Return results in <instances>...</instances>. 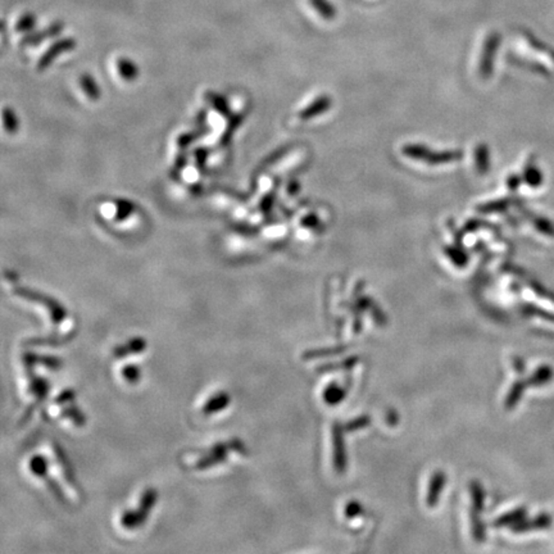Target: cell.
<instances>
[{"instance_id": "6da1fadb", "label": "cell", "mask_w": 554, "mask_h": 554, "mask_svg": "<svg viewBox=\"0 0 554 554\" xmlns=\"http://www.w3.org/2000/svg\"><path fill=\"white\" fill-rule=\"evenodd\" d=\"M155 501H157V492L153 489L146 490L141 498L140 508L137 512H126L122 516V519H121L122 526H125L128 529L140 526L141 522L146 519L148 512L150 511V508L155 504Z\"/></svg>"}, {"instance_id": "7a4b0ae2", "label": "cell", "mask_w": 554, "mask_h": 554, "mask_svg": "<svg viewBox=\"0 0 554 554\" xmlns=\"http://www.w3.org/2000/svg\"><path fill=\"white\" fill-rule=\"evenodd\" d=\"M15 294H17L22 298L33 300V302L43 303L44 306L48 307V309L51 311V315H53V322L55 324H60L64 320V317H66V311L63 309V307L60 306L58 302L53 300L49 297H45L43 294H39L36 291L25 289V288H18V289L15 290Z\"/></svg>"}, {"instance_id": "3957f363", "label": "cell", "mask_w": 554, "mask_h": 554, "mask_svg": "<svg viewBox=\"0 0 554 554\" xmlns=\"http://www.w3.org/2000/svg\"><path fill=\"white\" fill-rule=\"evenodd\" d=\"M76 46V42L73 39H63L60 42L53 44L48 51L44 54L39 62V69H45L48 66H51L53 60H55L58 55L63 54L64 51H71Z\"/></svg>"}, {"instance_id": "277c9868", "label": "cell", "mask_w": 554, "mask_h": 554, "mask_svg": "<svg viewBox=\"0 0 554 554\" xmlns=\"http://www.w3.org/2000/svg\"><path fill=\"white\" fill-rule=\"evenodd\" d=\"M230 445H225V444H218V445L214 447V449L209 451L211 453L207 457H205L203 460H199V463L196 465V469H208V467L214 466L216 463H220L221 460H225L226 453H227L226 451H227Z\"/></svg>"}, {"instance_id": "5b68a950", "label": "cell", "mask_w": 554, "mask_h": 554, "mask_svg": "<svg viewBox=\"0 0 554 554\" xmlns=\"http://www.w3.org/2000/svg\"><path fill=\"white\" fill-rule=\"evenodd\" d=\"M229 404H230V395L227 392H220V394L214 395V398L207 403V406H205V408H203V412L205 415H211L214 412H220L222 408L227 407Z\"/></svg>"}, {"instance_id": "8992f818", "label": "cell", "mask_w": 554, "mask_h": 554, "mask_svg": "<svg viewBox=\"0 0 554 554\" xmlns=\"http://www.w3.org/2000/svg\"><path fill=\"white\" fill-rule=\"evenodd\" d=\"M145 345H146L145 340H143L141 338H137L134 340L128 341L126 345L119 347L117 349L114 350V356L116 357H125V356L131 354V353H139V352L145 349Z\"/></svg>"}, {"instance_id": "52a82bcc", "label": "cell", "mask_w": 554, "mask_h": 554, "mask_svg": "<svg viewBox=\"0 0 554 554\" xmlns=\"http://www.w3.org/2000/svg\"><path fill=\"white\" fill-rule=\"evenodd\" d=\"M63 28V25L62 24H55V25L51 26L49 28H46L45 31H42V33H36V34L30 35V36H27L25 40H24V43L25 44H37L40 43L42 40L44 39H46V37H51V36H55V35H58L60 33V30Z\"/></svg>"}, {"instance_id": "ba28073f", "label": "cell", "mask_w": 554, "mask_h": 554, "mask_svg": "<svg viewBox=\"0 0 554 554\" xmlns=\"http://www.w3.org/2000/svg\"><path fill=\"white\" fill-rule=\"evenodd\" d=\"M119 71H120L121 76L126 80H132L137 76V64L126 58L119 60Z\"/></svg>"}, {"instance_id": "9c48e42d", "label": "cell", "mask_w": 554, "mask_h": 554, "mask_svg": "<svg viewBox=\"0 0 554 554\" xmlns=\"http://www.w3.org/2000/svg\"><path fill=\"white\" fill-rule=\"evenodd\" d=\"M81 86L84 87L86 95H87L89 98H92V99H98V98L101 96L99 87L95 84L94 78H92V77L87 76V75L81 77Z\"/></svg>"}, {"instance_id": "30bf717a", "label": "cell", "mask_w": 554, "mask_h": 554, "mask_svg": "<svg viewBox=\"0 0 554 554\" xmlns=\"http://www.w3.org/2000/svg\"><path fill=\"white\" fill-rule=\"evenodd\" d=\"M30 467L33 469V472H34L35 475H37V476H40V478H45V476H46L48 465H46V460H45L44 457H40V456L34 457V458L31 460Z\"/></svg>"}, {"instance_id": "8fae6325", "label": "cell", "mask_w": 554, "mask_h": 554, "mask_svg": "<svg viewBox=\"0 0 554 554\" xmlns=\"http://www.w3.org/2000/svg\"><path fill=\"white\" fill-rule=\"evenodd\" d=\"M311 3L324 17H334L335 15V9H334L333 4L327 0H311Z\"/></svg>"}, {"instance_id": "7c38bea8", "label": "cell", "mask_w": 554, "mask_h": 554, "mask_svg": "<svg viewBox=\"0 0 554 554\" xmlns=\"http://www.w3.org/2000/svg\"><path fill=\"white\" fill-rule=\"evenodd\" d=\"M122 375L125 376V379L128 380V383H131V384H135L139 381V379H140V371H139V367L134 366V365H128V366L125 367L123 368V371H122Z\"/></svg>"}, {"instance_id": "4fadbf2b", "label": "cell", "mask_w": 554, "mask_h": 554, "mask_svg": "<svg viewBox=\"0 0 554 554\" xmlns=\"http://www.w3.org/2000/svg\"><path fill=\"white\" fill-rule=\"evenodd\" d=\"M207 96H208L209 102L212 103V105H214V108H216L217 111L221 112L222 114H227V113H229L227 104L225 103V101L222 99L221 96L214 94H208Z\"/></svg>"}, {"instance_id": "5bb4252c", "label": "cell", "mask_w": 554, "mask_h": 554, "mask_svg": "<svg viewBox=\"0 0 554 554\" xmlns=\"http://www.w3.org/2000/svg\"><path fill=\"white\" fill-rule=\"evenodd\" d=\"M35 19L34 16L33 15H25L24 17L19 19V22L17 24V31H30L33 27L35 26Z\"/></svg>"}, {"instance_id": "9a60e30c", "label": "cell", "mask_w": 554, "mask_h": 554, "mask_svg": "<svg viewBox=\"0 0 554 554\" xmlns=\"http://www.w3.org/2000/svg\"><path fill=\"white\" fill-rule=\"evenodd\" d=\"M3 120H4L6 128H7L8 131H15L17 128V119H16L13 112L9 111V110H4Z\"/></svg>"}, {"instance_id": "2e32d148", "label": "cell", "mask_w": 554, "mask_h": 554, "mask_svg": "<svg viewBox=\"0 0 554 554\" xmlns=\"http://www.w3.org/2000/svg\"><path fill=\"white\" fill-rule=\"evenodd\" d=\"M64 416L72 418V421L76 424L77 426H81V425L85 424L84 415H81L75 407L73 408H67V410H64Z\"/></svg>"}, {"instance_id": "e0dca14e", "label": "cell", "mask_w": 554, "mask_h": 554, "mask_svg": "<svg viewBox=\"0 0 554 554\" xmlns=\"http://www.w3.org/2000/svg\"><path fill=\"white\" fill-rule=\"evenodd\" d=\"M132 205L131 203H128L126 200H123V202H120V205H119V209H117V217L122 220V218H126L128 214L132 212Z\"/></svg>"}, {"instance_id": "ac0fdd59", "label": "cell", "mask_w": 554, "mask_h": 554, "mask_svg": "<svg viewBox=\"0 0 554 554\" xmlns=\"http://www.w3.org/2000/svg\"><path fill=\"white\" fill-rule=\"evenodd\" d=\"M75 398V392H72V390H67V392H62L60 397L57 398V403L60 404V403H64V401H71V399H73Z\"/></svg>"}]
</instances>
